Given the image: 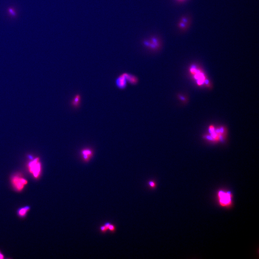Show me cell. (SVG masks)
Instances as JSON below:
<instances>
[{"mask_svg": "<svg viewBox=\"0 0 259 259\" xmlns=\"http://www.w3.org/2000/svg\"><path fill=\"white\" fill-rule=\"evenodd\" d=\"M217 198L219 205L222 207L228 208L233 205V196L230 191L219 190L217 193Z\"/></svg>", "mask_w": 259, "mask_h": 259, "instance_id": "1", "label": "cell"}, {"mask_svg": "<svg viewBox=\"0 0 259 259\" xmlns=\"http://www.w3.org/2000/svg\"><path fill=\"white\" fill-rule=\"evenodd\" d=\"M28 168L30 173L32 174L34 178H38L41 173V164L39 158H35L30 162L28 164Z\"/></svg>", "mask_w": 259, "mask_h": 259, "instance_id": "2", "label": "cell"}, {"mask_svg": "<svg viewBox=\"0 0 259 259\" xmlns=\"http://www.w3.org/2000/svg\"><path fill=\"white\" fill-rule=\"evenodd\" d=\"M143 44L146 48L153 51H157L161 47V41L156 36H152L149 39L144 40Z\"/></svg>", "mask_w": 259, "mask_h": 259, "instance_id": "3", "label": "cell"}, {"mask_svg": "<svg viewBox=\"0 0 259 259\" xmlns=\"http://www.w3.org/2000/svg\"><path fill=\"white\" fill-rule=\"evenodd\" d=\"M190 71L194 75V78L196 81V83L199 86L204 84L207 85L209 84L208 80H205V77L204 74L201 72L199 70L197 69L196 66H191L190 68Z\"/></svg>", "mask_w": 259, "mask_h": 259, "instance_id": "4", "label": "cell"}, {"mask_svg": "<svg viewBox=\"0 0 259 259\" xmlns=\"http://www.w3.org/2000/svg\"><path fill=\"white\" fill-rule=\"evenodd\" d=\"M11 181L13 187L18 191H21L23 189L28 183L26 180L19 175L13 176L12 178Z\"/></svg>", "mask_w": 259, "mask_h": 259, "instance_id": "5", "label": "cell"}, {"mask_svg": "<svg viewBox=\"0 0 259 259\" xmlns=\"http://www.w3.org/2000/svg\"><path fill=\"white\" fill-rule=\"evenodd\" d=\"M127 80L123 74L119 76L115 80V84L117 88L120 89H124L127 86Z\"/></svg>", "mask_w": 259, "mask_h": 259, "instance_id": "6", "label": "cell"}, {"mask_svg": "<svg viewBox=\"0 0 259 259\" xmlns=\"http://www.w3.org/2000/svg\"><path fill=\"white\" fill-rule=\"evenodd\" d=\"M81 101V95L80 94H76L71 100V104L74 107L77 108L80 106Z\"/></svg>", "mask_w": 259, "mask_h": 259, "instance_id": "7", "label": "cell"}, {"mask_svg": "<svg viewBox=\"0 0 259 259\" xmlns=\"http://www.w3.org/2000/svg\"><path fill=\"white\" fill-rule=\"evenodd\" d=\"M123 74L127 80V82H128L130 84L135 85L138 83V79L135 76L127 73H123Z\"/></svg>", "mask_w": 259, "mask_h": 259, "instance_id": "8", "label": "cell"}, {"mask_svg": "<svg viewBox=\"0 0 259 259\" xmlns=\"http://www.w3.org/2000/svg\"><path fill=\"white\" fill-rule=\"evenodd\" d=\"M81 153L83 159L86 162L89 161L93 155L92 151L90 149H84Z\"/></svg>", "mask_w": 259, "mask_h": 259, "instance_id": "9", "label": "cell"}, {"mask_svg": "<svg viewBox=\"0 0 259 259\" xmlns=\"http://www.w3.org/2000/svg\"><path fill=\"white\" fill-rule=\"evenodd\" d=\"M30 210V207L29 206H26L22 207L19 208L18 210L17 213L18 214L20 217H23L26 215L27 213Z\"/></svg>", "mask_w": 259, "mask_h": 259, "instance_id": "10", "label": "cell"}, {"mask_svg": "<svg viewBox=\"0 0 259 259\" xmlns=\"http://www.w3.org/2000/svg\"><path fill=\"white\" fill-rule=\"evenodd\" d=\"M148 185L151 189H155L156 188L157 184L154 181H149L148 183Z\"/></svg>", "mask_w": 259, "mask_h": 259, "instance_id": "11", "label": "cell"}, {"mask_svg": "<svg viewBox=\"0 0 259 259\" xmlns=\"http://www.w3.org/2000/svg\"><path fill=\"white\" fill-rule=\"evenodd\" d=\"M108 230L111 232L113 233L115 232L116 230V226L115 225L113 224H110V225H109V228H108Z\"/></svg>", "mask_w": 259, "mask_h": 259, "instance_id": "12", "label": "cell"}, {"mask_svg": "<svg viewBox=\"0 0 259 259\" xmlns=\"http://www.w3.org/2000/svg\"><path fill=\"white\" fill-rule=\"evenodd\" d=\"M100 230L102 232L106 233L108 230V229L106 226L104 225L100 227Z\"/></svg>", "mask_w": 259, "mask_h": 259, "instance_id": "13", "label": "cell"}, {"mask_svg": "<svg viewBox=\"0 0 259 259\" xmlns=\"http://www.w3.org/2000/svg\"><path fill=\"white\" fill-rule=\"evenodd\" d=\"M8 11L10 14L12 16H16V13H15V10H14L13 8L9 9Z\"/></svg>", "mask_w": 259, "mask_h": 259, "instance_id": "14", "label": "cell"}, {"mask_svg": "<svg viewBox=\"0 0 259 259\" xmlns=\"http://www.w3.org/2000/svg\"><path fill=\"white\" fill-rule=\"evenodd\" d=\"M179 26L181 27V28H184V27L185 26V23H180V24H179Z\"/></svg>", "mask_w": 259, "mask_h": 259, "instance_id": "15", "label": "cell"}, {"mask_svg": "<svg viewBox=\"0 0 259 259\" xmlns=\"http://www.w3.org/2000/svg\"><path fill=\"white\" fill-rule=\"evenodd\" d=\"M4 258V256L2 254V253H1V251H0V259H3Z\"/></svg>", "mask_w": 259, "mask_h": 259, "instance_id": "16", "label": "cell"}, {"mask_svg": "<svg viewBox=\"0 0 259 259\" xmlns=\"http://www.w3.org/2000/svg\"><path fill=\"white\" fill-rule=\"evenodd\" d=\"M178 1H182V0H178Z\"/></svg>", "mask_w": 259, "mask_h": 259, "instance_id": "17", "label": "cell"}]
</instances>
